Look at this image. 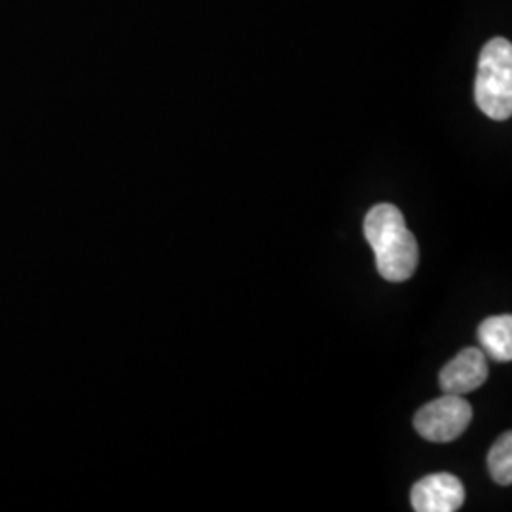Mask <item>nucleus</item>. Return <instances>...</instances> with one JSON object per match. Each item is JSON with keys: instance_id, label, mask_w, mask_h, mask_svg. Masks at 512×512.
<instances>
[{"instance_id": "obj_2", "label": "nucleus", "mask_w": 512, "mask_h": 512, "mask_svg": "<svg viewBox=\"0 0 512 512\" xmlns=\"http://www.w3.org/2000/svg\"><path fill=\"white\" fill-rule=\"evenodd\" d=\"M475 99L488 118L505 122L512 114V46L507 38H492L480 54Z\"/></svg>"}, {"instance_id": "obj_3", "label": "nucleus", "mask_w": 512, "mask_h": 512, "mask_svg": "<svg viewBox=\"0 0 512 512\" xmlns=\"http://www.w3.org/2000/svg\"><path fill=\"white\" fill-rule=\"evenodd\" d=\"M471 420V404L459 395L444 393L421 408L414 418V427L429 442H452L465 433Z\"/></svg>"}, {"instance_id": "obj_7", "label": "nucleus", "mask_w": 512, "mask_h": 512, "mask_svg": "<svg viewBox=\"0 0 512 512\" xmlns=\"http://www.w3.org/2000/svg\"><path fill=\"white\" fill-rule=\"evenodd\" d=\"M488 469L497 484L511 486L512 482V435L505 433L497 440L488 454Z\"/></svg>"}, {"instance_id": "obj_1", "label": "nucleus", "mask_w": 512, "mask_h": 512, "mask_svg": "<svg viewBox=\"0 0 512 512\" xmlns=\"http://www.w3.org/2000/svg\"><path fill=\"white\" fill-rule=\"evenodd\" d=\"M365 238L376 255V266L384 279L399 283L414 275L420 258L418 241L395 205L380 203L368 211Z\"/></svg>"}, {"instance_id": "obj_4", "label": "nucleus", "mask_w": 512, "mask_h": 512, "mask_svg": "<svg viewBox=\"0 0 512 512\" xmlns=\"http://www.w3.org/2000/svg\"><path fill=\"white\" fill-rule=\"evenodd\" d=\"M410 501L418 512H454L465 501V490L458 476L437 473L425 476L414 484Z\"/></svg>"}, {"instance_id": "obj_5", "label": "nucleus", "mask_w": 512, "mask_h": 512, "mask_svg": "<svg viewBox=\"0 0 512 512\" xmlns=\"http://www.w3.org/2000/svg\"><path fill=\"white\" fill-rule=\"evenodd\" d=\"M486 353L476 348L463 349L448 365L440 370V389L450 395H467L488 380Z\"/></svg>"}, {"instance_id": "obj_6", "label": "nucleus", "mask_w": 512, "mask_h": 512, "mask_svg": "<svg viewBox=\"0 0 512 512\" xmlns=\"http://www.w3.org/2000/svg\"><path fill=\"white\" fill-rule=\"evenodd\" d=\"M478 340L484 353L490 355L497 363H509L512 359V317L495 315L488 317L478 327Z\"/></svg>"}]
</instances>
